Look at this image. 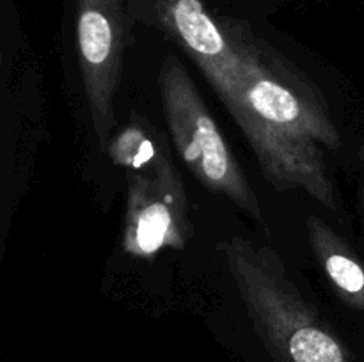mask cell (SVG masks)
<instances>
[{
  "mask_svg": "<svg viewBox=\"0 0 364 362\" xmlns=\"http://www.w3.org/2000/svg\"><path fill=\"white\" fill-rule=\"evenodd\" d=\"M77 39L92 126L105 142L114 124L123 57L119 0H78Z\"/></svg>",
  "mask_w": 364,
  "mask_h": 362,
  "instance_id": "cell-4",
  "label": "cell"
},
{
  "mask_svg": "<svg viewBox=\"0 0 364 362\" xmlns=\"http://www.w3.org/2000/svg\"><path fill=\"white\" fill-rule=\"evenodd\" d=\"M219 248L256 332L277 362H352L287 275L276 252L240 238Z\"/></svg>",
  "mask_w": 364,
  "mask_h": 362,
  "instance_id": "cell-2",
  "label": "cell"
},
{
  "mask_svg": "<svg viewBox=\"0 0 364 362\" xmlns=\"http://www.w3.org/2000/svg\"><path fill=\"white\" fill-rule=\"evenodd\" d=\"M159 16L162 27L201 67L219 98H226L240 73V53L233 34L220 27L199 0H162Z\"/></svg>",
  "mask_w": 364,
  "mask_h": 362,
  "instance_id": "cell-6",
  "label": "cell"
},
{
  "mask_svg": "<svg viewBox=\"0 0 364 362\" xmlns=\"http://www.w3.org/2000/svg\"><path fill=\"white\" fill-rule=\"evenodd\" d=\"M240 73L223 99L247 137L267 180L277 190L301 188L336 209L334 187L320 146L341 148V137L322 98L294 66L242 32L231 31Z\"/></svg>",
  "mask_w": 364,
  "mask_h": 362,
  "instance_id": "cell-1",
  "label": "cell"
},
{
  "mask_svg": "<svg viewBox=\"0 0 364 362\" xmlns=\"http://www.w3.org/2000/svg\"><path fill=\"white\" fill-rule=\"evenodd\" d=\"M112 162L127 172V177L139 176L167 185L183 183L174 169L162 135L151 128L144 117H134L110 141Z\"/></svg>",
  "mask_w": 364,
  "mask_h": 362,
  "instance_id": "cell-7",
  "label": "cell"
},
{
  "mask_svg": "<svg viewBox=\"0 0 364 362\" xmlns=\"http://www.w3.org/2000/svg\"><path fill=\"white\" fill-rule=\"evenodd\" d=\"M363 158H364V155H363ZM363 201H364V183H363Z\"/></svg>",
  "mask_w": 364,
  "mask_h": 362,
  "instance_id": "cell-9",
  "label": "cell"
},
{
  "mask_svg": "<svg viewBox=\"0 0 364 362\" xmlns=\"http://www.w3.org/2000/svg\"><path fill=\"white\" fill-rule=\"evenodd\" d=\"M159 85L171 137L191 172L208 190L226 195L252 219L262 220V206L244 169L224 141L194 80L176 57L164 59Z\"/></svg>",
  "mask_w": 364,
  "mask_h": 362,
  "instance_id": "cell-3",
  "label": "cell"
},
{
  "mask_svg": "<svg viewBox=\"0 0 364 362\" xmlns=\"http://www.w3.org/2000/svg\"><path fill=\"white\" fill-rule=\"evenodd\" d=\"M127 180L124 251L139 258H151L164 248L181 251L188 241V204L183 183L167 185L139 176Z\"/></svg>",
  "mask_w": 364,
  "mask_h": 362,
  "instance_id": "cell-5",
  "label": "cell"
},
{
  "mask_svg": "<svg viewBox=\"0 0 364 362\" xmlns=\"http://www.w3.org/2000/svg\"><path fill=\"white\" fill-rule=\"evenodd\" d=\"M308 240L340 297L358 311L364 312V265L345 245V241L320 216H308Z\"/></svg>",
  "mask_w": 364,
  "mask_h": 362,
  "instance_id": "cell-8",
  "label": "cell"
}]
</instances>
